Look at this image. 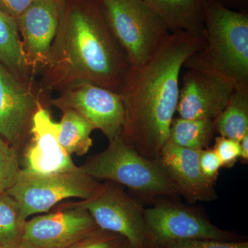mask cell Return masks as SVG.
<instances>
[{"mask_svg":"<svg viewBox=\"0 0 248 248\" xmlns=\"http://www.w3.org/2000/svg\"><path fill=\"white\" fill-rule=\"evenodd\" d=\"M205 38L170 33L153 55L129 67L119 94L124 107L121 137L147 159L157 161L169 138L179 97V76Z\"/></svg>","mask_w":248,"mask_h":248,"instance_id":"6da1fadb","label":"cell"},{"mask_svg":"<svg viewBox=\"0 0 248 248\" xmlns=\"http://www.w3.org/2000/svg\"><path fill=\"white\" fill-rule=\"evenodd\" d=\"M130 64L112 35L101 0H64L41 88L62 92L89 82L119 93Z\"/></svg>","mask_w":248,"mask_h":248,"instance_id":"7a4b0ae2","label":"cell"},{"mask_svg":"<svg viewBox=\"0 0 248 248\" xmlns=\"http://www.w3.org/2000/svg\"><path fill=\"white\" fill-rule=\"evenodd\" d=\"M205 45L184 63L248 84V16L205 0Z\"/></svg>","mask_w":248,"mask_h":248,"instance_id":"3957f363","label":"cell"},{"mask_svg":"<svg viewBox=\"0 0 248 248\" xmlns=\"http://www.w3.org/2000/svg\"><path fill=\"white\" fill-rule=\"evenodd\" d=\"M81 167L96 180L117 183L152 203L160 199L179 197L158 161L142 156L121 135Z\"/></svg>","mask_w":248,"mask_h":248,"instance_id":"277c9868","label":"cell"},{"mask_svg":"<svg viewBox=\"0 0 248 248\" xmlns=\"http://www.w3.org/2000/svg\"><path fill=\"white\" fill-rule=\"evenodd\" d=\"M112 35L130 66L148 60L171 33L164 21L143 0H101Z\"/></svg>","mask_w":248,"mask_h":248,"instance_id":"5b68a950","label":"cell"},{"mask_svg":"<svg viewBox=\"0 0 248 248\" xmlns=\"http://www.w3.org/2000/svg\"><path fill=\"white\" fill-rule=\"evenodd\" d=\"M102 184L85 172L81 167L55 174H35L21 170L17 182L7 191L27 218L46 213L66 199L86 200L97 193Z\"/></svg>","mask_w":248,"mask_h":248,"instance_id":"8992f818","label":"cell"},{"mask_svg":"<svg viewBox=\"0 0 248 248\" xmlns=\"http://www.w3.org/2000/svg\"><path fill=\"white\" fill-rule=\"evenodd\" d=\"M62 205L87 210L100 229L121 235L132 248H155L143 207L120 184L106 181L91 199Z\"/></svg>","mask_w":248,"mask_h":248,"instance_id":"52a82bcc","label":"cell"},{"mask_svg":"<svg viewBox=\"0 0 248 248\" xmlns=\"http://www.w3.org/2000/svg\"><path fill=\"white\" fill-rule=\"evenodd\" d=\"M143 216L155 248L179 240H246L241 235L218 228L201 210L178 203L174 199L155 201L151 207L143 208Z\"/></svg>","mask_w":248,"mask_h":248,"instance_id":"ba28073f","label":"cell"},{"mask_svg":"<svg viewBox=\"0 0 248 248\" xmlns=\"http://www.w3.org/2000/svg\"><path fill=\"white\" fill-rule=\"evenodd\" d=\"M50 105L60 110L78 112L100 130L108 140L122 133L124 107L119 93L89 82L74 85L50 100Z\"/></svg>","mask_w":248,"mask_h":248,"instance_id":"9c48e42d","label":"cell"},{"mask_svg":"<svg viewBox=\"0 0 248 248\" xmlns=\"http://www.w3.org/2000/svg\"><path fill=\"white\" fill-rule=\"evenodd\" d=\"M18 79L0 63V137L19 146L30 136L32 117L45 105L46 93Z\"/></svg>","mask_w":248,"mask_h":248,"instance_id":"30bf717a","label":"cell"},{"mask_svg":"<svg viewBox=\"0 0 248 248\" xmlns=\"http://www.w3.org/2000/svg\"><path fill=\"white\" fill-rule=\"evenodd\" d=\"M237 85L215 72L187 68L176 112L183 119L214 121L226 107Z\"/></svg>","mask_w":248,"mask_h":248,"instance_id":"8fae6325","label":"cell"},{"mask_svg":"<svg viewBox=\"0 0 248 248\" xmlns=\"http://www.w3.org/2000/svg\"><path fill=\"white\" fill-rule=\"evenodd\" d=\"M64 0H34L16 19L28 64L34 76L48 62Z\"/></svg>","mask_w":248,"mask_h":248,"instance_id":"7c38bea8","label":"cell"},{"mask_svg":"<svg viewBox=\"0 0 248 248\" xmlns=\"http://www.w3.org/2000/svg\"><path fill=\"white\" fill-rule=\"evenodd\" d=\"M57 210L27 221L24 241L37 248H65L99 228L84 208L60 205Z\"/></svg>","mask_w":248,"mask_h":248,"instance_id":"4fadbf2b","label":"cell"},{"mask_svg":"<svg viewBox=\"0 0 248 248\" xmlns=\"http://www.w3.org/2000/svg\"><path fill=\"white\" fill-rule=\"evenodd\" d=\"M60 125L52 120L45 105H42L32 117L31 141L24 153V170L35 174H48L68 172L78 166L71 155L58 141Z\"/></svg>","mask_w":248,"mask_h":248,"instance_id":"5bb4252c","label":"cell"},{"mask_svg":"<svg viewBox=\"0 0 248 248\" xmlns=\"http://www.w3.org/2000/svg\"><path fill=\"white\" fill-rule=\"evenodd\" d=\"M200 151L167 142L157 159L178 195L190 204L218 199L214 184L207 180L201 171Z\"/></svg>","mask_w":248,"mask_h":248,"instance_id":"9a60e30c","label":"cell"},{"mask_svg":"<svg viewBox=\"0 0 248 248\" xmlns=\"http://www.w3.org/2000/svg\"><path fill=\"white\" fill-rule=\"evenodd\" d=\"M171 33L189 32L205 38V0H143Z\"/></svg>","mask_w":248,"mask_h":248,"instance_id":"2e32d148","label":"cell"},{"mask_svg":"<svg viewBox=\"0 0 248 248\" xmlns=\"http://www.w3.org/2000/svg\"><path fill=\"white\" fill-rule=\"evenodd\" d=\"M0 63L18 79L34 84L23 48L17 21L0 10Z\"/></svg>","mask_w":248,"mask_h":248,"instance_id":"e0dca14e","label":"cell"},{"mask_svg":"<svg viewBox=\"0 0 248 248\" xmlns=\"http://www.w3.org/2000/svg\"><path fill=\"white\" fill-rule=\"evenodd\" d=\"M220 136L239 141L248 134V84L235 88L226 107L214 120Z\"/></svg>","mask_w":248,"mask_h":248,"instance_id":"ac0fdd59","label":"cell"},{"mask_svg":"<svg viewBox=\"0 0 248 248\" xmlns=\"http://www.w3.org/2000/svg\"><path fill=\"white\" fill-rule=\"evenodd\" d=\"M216 133L214 121L173 119L169 143L187 149L202 151L208 148Z\"/></svg>","mask_w":248,"mask_h":248,"instance_id":"d6986e66","label":"cell"},{"mask_svg":"<svg viewBox=\"0 0 248 248\" xmlns=\"http://www.w3.org/2000/svg\"><path fill=\"white\" fill-rule=\"evenodd\" d=\"M61 122L59 123L58 141L70 155L83 156L93 146L91 134L94 126L78 112L71 110L62 111Z\"/></svg>","mask_w":248,"mask_h":248,"instance_id":"ffe728a7","label":"cell"},{"mask_svg":"<svg viewBox=\"0 0 248 248\" xmlns=\"http://www.w3.org/2000/svg\"><path fill=\"white\" fill-rule=\"evenodd\" d=\"M27 218L14 197L0 193V245L3 248H17L24 241Z\"/></svg>","mask_w":248,"mask_h":248,"instance_id":"44dd1931","label":"cell"},{"mask_svg":"<svg viewBox=\"0 0 248 248\" xmlns=\"http://www.w3.org/2000/svg\"><path fill=\"white\" fill-rule=\"evenodd\" d=\"M21 170L16 149L0 137V193L15 185Z\"/></svg>","mask_w":248,"mask_h":248,"instance_id":"7402d4cb","label":"cell"},{"mask_svg":"<svg viewBox=\"0 0 248 248\" xmlns=\"http://www.w3.org/2000/svg\"><path fill=\"white\" fill-rule=\"evenodd\" d=\"M128 246L121 235L98 228L87 237L65 248H126Z\"/></svg>","mask_w":248,"mask_h":248,"instance_id":"603a6c76","label":"cell"},{"mask_svg":"<svg viewBox=\"0 0 248 248\" xmlns=\"http://www.w3.org/2000/svg\"><path fill=\"white\" fill-rule=\"evenodd\" d=\"M155 248H248V241L208 239L179 240L158 245Z\"/></svg>","mask_w":248,"mask_h":248,"instance_id":"cb8c5ba5","label":"cell"},{"mask_svg":"<svg viewBox=\"0 0 248 248\" xmlns=\"http://www.w3.org/2000/svg\"><path fill=\"white\" fill-rule=\"evenodd\" d=\"M214 151L217 153L222 164V168L233 167L240 159L241 146L240 141L224 137H217L215 139Z\"/></svg>","mask_w":248,"mask_h":248,"instance_id":"d4e9b609","label":"cell"},{"mask_svg":"<svg viewBox=\"0 0 248 248\" xmlns=\"http://www.w3.org/2000/svg\"><path fill=\"white\" fill-rule=\"evenodd\" d=\"M199 164L204 177L215 185L219 175L222 164L213 148H207L200 151Z\"/></svg>","mask_w":248,"mask_h":248,"instance_id":"484cf974","label":"cell"},{"mask_svg":"<svg viewBox=\"0 0 248 248\" xmlns=\"http://www.w3.org/2000/svg\"><path fill=\"white\" fill-rule=\"evenodd\" d=\"M34 0H0V10L17 19Z\"/></svg>","mask_w":248,"mask_h":248,"instance_id":"4316f807","label":"cell"},{"mask_svg":"<svg viewBox=\"0 0 248 248\" xmlns=\"http://www.w3.org/2000/svg\"><path fill=\"white\" fill-rule=\"evenodd\" d=\"M241 146V156L240 160L243 164H247L248 162V134L240 140Z\"/></svg>","mask_w":248,"mask_h":248,"instance_id":"83f0119b","label":"cell"},{"mask_svg":"<svg viewBox=\"0 0 248 248\" xmlns=\"http://www.w3.org/2000/svg\"><path fill=\"white\" fill-rule=\"evenodd\" d=\"M17 248H37L35 247V246H32V245L29 244V243L27 242V241H24L19 245V246Z\"/></svg>","mask_w":248,"mask_h":248,"instance_id":"f1b7e54d","label":"cell"},{"mask_svg":"<svg viewBox=\"0 0 248 248\" xmlns=\"http://www.w3.org/2000/svg\"><path fill=\"white\" fill-rule=\"evenodd\" d=\"M126 248H132L130 247V246H128V247H127Z\"/></svg>","mask_w":248,"mask_h":248,"instance_id":"f546056e","label":"cell"},{"mask_svg":"<svg viewBox=\"0 0 248 248\" xmlns=\"http://www.w3.org/2000/svg\"><path fill=\"white\" fill-rule=\"evenodd\" d=\"M0 248H3L2 247H1V245H0Z\"/></svg>","mask_w":248,"mask_h":248,"instance_id":"4dcf8cb0","label":"cell"}]
</instances>
